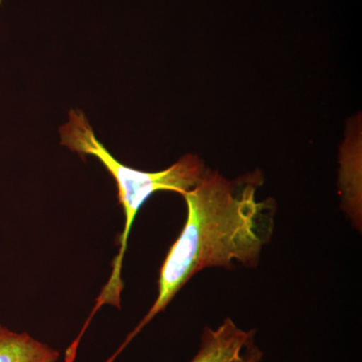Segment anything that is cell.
I'll list each match as a JSON object with an SVG mask.
<instances>
[{
  "label": "cell",
  "instance_id": "6da1fadb",
  "mask_svg": "<svg viewBox=\"0 0 362 362\" xmlns=\"http://www.w3.org/2000/svg\"><path fill=\"white\" fill-rule=\"evenodd\" d=\"M257 183L230 182L207 169L199 182L183 194L185 225L161 267L158 296L148 313L126 338L117 356L161 311L195 274L209 268L256 267L274 230V209L256 199Z\"/></svg>",
  "mask_w": 362,
  "mask_h": 362
},
{
  "label": "cell",
  "instance_id": "7a4b0ae2",
  "mask_svg": "<svg viewBox=\"0 0 362 362\" xmlns=\"http://www.w3.org/2000/svg\"><path fill=\"white\" fill-rule=\"evenodd\" d=\"M61 144L81 156H92L101 161L118 185L119 199L125 214V228L121 235L120 250L113 263V271L108 283L97 299V304L87 322L104 304L120 308L123 281L121 279L124 255L127 249L128 238L138 211L144 202L160 190L177 192L183 195L202 180L206 168L194 154H185L170 168L158 173H144L128 168L117 160L108 149L98 139L87 117L82 111L71 110L68 122L59 128Z\"/></svg>",
  "mask_w": 362,
  "mask_h": 362
},
{
  "label": "cell",
  "instance_id": "3957f363",
  "mask_svg": "<svg viewBox=\"0 0 362 362\" xmlns=\"http://www.w3.org/2000/svg\"><path fill=\"white\" fill-rule=\"evenodd\" d=\"M255 334L226 318L216 329H204L199 352L190 362H261L263 352Z\"/></svg>",
  "mask_w": 362,
  "mask_h": 362
},
{
  "label": "cell",
  "instance_id": "277c9868",
  "mask_svg": "<svg viewBox=\"0 0 362 362\" xmlns=\"http://www.w3.org/2000/svg\"><path fill=\"white\" fill-rule=\"evenodd\" d=\"M59 352L28 335L0 325V362H57Z\"/></svg>",
  "mask_w": 362,
  "mask_h": 362
},
{
  "label": "cell",
  "instance_id": "5b68a950",
  "mask_svg": "<svg viewBox=\"0 0 362 362\" xmlns=\"http://www.w3.org/2000/svg\"><path fill=\"white\" fill-rule=\"evenodd\" d=\"M1 2H2V0H0V4H1Z\"/></svg>",
  "mask_w": 362,
  "mask_h": 362
}]
</instances>
